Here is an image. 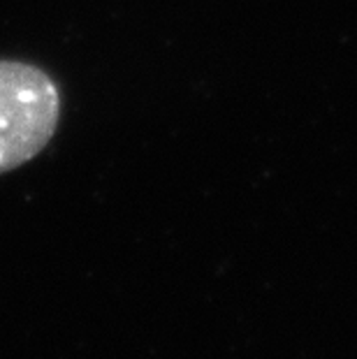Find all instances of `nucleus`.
<instances>
[{
  "mask_svg": "<svg viewBox=\"0 0 357 359\" xmlns=\"http://www.w3.org/2000/svg\"><path fill=\"white\" fill-rule=\"evenodd\" d=\"M63 95L47 70L0 58V174L37 158L54 140Z\"/></svg>",
  "mask_w": 357,
  "mask_h": 359,
  "instance_id": "nucleus-1",
  "label": "nucleus"
}]
</instances>
